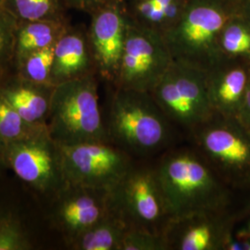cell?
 Instances as JSON below:
<instances>
[{
  "label": "cell",
  "instance_id": "1",
  "mask_svg": "<svg viewBox=\"0 0 250 250\" xmlns=\"http://www.w3.org/2000/svg\"><path fill=\"white\" fill-rule=\"evenodd\" d=\"M186 141L153 160L172 220L232 207L234 193L197 147Z\"/></svg>",
  "mask_w": 250,
  "mask_h": 250
},
{
  "label": "cell",
  "instance_id": "2",
  "mask_svg": "<svg viewBox=\"0 0 250 250\" xmlns=\"http://www.w3.org/2000/svg\"><path fill=\"white\" fill-rule=\"evenodd\" d=\"M105 125L108 141L137 161L156 159L184 137L150 92L113 86Z\"/></svg>",
  "mask_w": 250,
  "mask_h": 250
},
{
  "label": "cell",
  "instance_id": "3",
  "mask_svg": "<svg viewBox=\"0 0 250 250\" xmlns=\"http://www.w3.org/2000/svg\"><path fill=\"white\" fill-rule=\"evenodd\" d=\"M236 13L232 0H188L177 21L163 35L173 61L208 70L223 58L220 36Z\"/></svg>",
  "mask_w": 250,
  "mask_h": 250
},
{
  "label": "cell",
  "instance_id": "4",
  "mask_svg": "<svg viewBox=\"0 0 250 250\" xmlns=\"http://www.w3.org/2000/svg\"><path fill=\"white\" fill-rule=\"evenodd\" d=\"M98 76L92 74L54 85L46 126L58 145L108 141Z\"/></svg>",
  "mask_w": 250,
  "mask_h": 250
},
{
  "label": "cell",
  "instance_id": "5",
  "mask_svg": "<svg viewBox=\"0 0 250 250\" xmlns=\"http://www.w3.org/2000/svg\"><path fill=\"white\" fill-rule=\"evenodd\" d=\"M232 192H250V131L237 118L214 112L186 138Z\"/></svg>",
  "mask_w": 250,
  "mask_h": 250
},
{
  "label": "cell",
  "instance_id": "6",
  "mask_svg": "<svg viewBox=\"0 0 250 250\" xmlns=\"http://www.w3.org/2000/svg\"><path fill=\"white\" fill-rule=\"evenodd\" d=\"M109 208L130 228L164 234L172 221L152 161H136L109 191Z\"/></svg>",
  "mask_w": 250,
  "mask_h": 250
},
{
  "label": "cell",
  "instance_id": "7",
  "mask_svg": "<svg viewBox=\"0 0 250 250\" xmlns=\"http://www.w3.org/2000/svg\"><path fill=\"white\" fill-rule=\"evenodd\" d=\"M150 93L185 138L214 114L206 71L188 64L173 62Z\"/></svg>",
  "mask_w": 250,
  "mask_h": 250
},
{
  "label": "cell",
  "instance_id": "8",
  "mask_svg": "<svg viewBox=\"0 0 250 250\" xmlns=\"http://www.w3.org/2000/svg\"><path fill=\"white\" fill-rule=\"evenodd\" d=\"M173 62L161 34L127 18L124 52L113 86L151 92Z\"/></svg>",
  "mask_w": 250,
  "mask_h": 250
},
{
  "label": "cell",
  "instance_id": "9",
  "mask_svg": "<svg viewBox=\"0 0 250 250\" xmlns=\"http://www.w3.org/2000/svg\"><path fill=\"white\" fill-rule=\"evenodd\" d=\"M60 149L66 185L107 191L137 161L109 141L60 146Z\"/></svg>",
  "mask_w": 250,
  "mask_h": 250
},
{
  "label": "cell",
  "instance_id": "10",
  "mask_svg": "<svg viewBox=\"0 0 250 250\" xmlns=\"http://www.w3.org/2000/svg\"><path fill=\"white\" fill-rule=\"evenodd\" d=\"M6 163L38 192L56 195L66 186L60 146L48 131L8 143Z\"/></svg>",
  "mask_w": 250,
  "mask_h": 250
},
{
  "label": "cell",
  "instance_id": "11",
  "mask_svg": "<svg viewBox=\"0 0 250 250\" xmlns=\"http://www.w3.org/2000/svg\"><path fill=\"white\" fill-rule=\"evenodd\" d=\"M238 216L230 207L173 219L164 232L167 250H224Z\"/></svg>",
  "mask_w": 250,
  "mask_h": 250
},
{
  "label": "cell",
  "instance_id": "12",
  "mask_svg": "<svg viewBox=\"0 0 250 250\" xmlns=\"http://www.w3.org/2000/svg\"><path fill=\"white\" fill-rule=\"evenodd\" d=\"M87 31L98 75L115 83L125 47L127 17L121 0L94 11Z\"/></svg>",
  "mask_w": 250,
  "mask_h": 250
},
{
  "label": "cell",
  "instance_id": "13",
  "mask_svg": "<svg viewBox=\"0 0 250 250\" xmlns=\"http://www.w3.org/2000/svg\"><path fill=\"white\" fill-rule=\"evenodd\" d=\"M109 211V191L66 185L56 194L53 221L68 242Z\"/></svg>",
  "mask_w": 250,
  "mask_h": 250
},
{
  "label": "cell",
  "instance_id": "14",
  "mask_svg": "<svg viewBox=\"0 0 250 250\" xmlns=\"http://www.w3.org/2000/svg\"><path fill=\"white\" fill-rule=\"evenodd\" d=\"M206 74L208 97L215 112L236 118L250 82V62L223 57Z\"/></svg>",
  "mask_w": 250,
  "mask_h": 250
},
{
  "label": "cell",
  "instance_id": "15",
  "mask_svg": "<svg viewBox=\"0 0 250 250\" xmlns=\"http://www.w3.org/2000/svg\"><path fill=\"white\" fill-rule=\"evenodd\" d=\"M98 74L87 31L68 27L55 45L51 84Z\"/></svg>",
  "mask_w": 250,
  "mask_h": 250
},
{
  "label": "cell",
  "instance_id": "16",
  "mask_svg": "<svg viewBox=\"0 0 250 250\" xmlns=\"http://www.w3.org/2000/svg\"><path fill=\"white\" fill-rule=\"evenodd\" d=\"M54 85L37 83L9 72L0 83V96L27 123L46 125L49 115Z\"/></svg>",
  "mask_w": 250,
  "mask_h": 250
},
{
  "label": "cell",
  "instance_id": "17",
  "mask_svg": "<svg viewBox=\"0 0 250 250\" xmlns=\"http://www.w3.org/2000/svg\"><path fill=\"white\" fill-rule=\"evenodd\" d=\"M130 226L110 210L97 224L67 242L74 250H120Z\"/></svg>",
  "mask_w": 250,
  "mask_h": 250
},
{
  "label": "cell",
  "instance_id": "18",
  "mask_svg": "<svg viewBox=\"0 0 250 250\" xmlns=\"http://www.w3.org/2000/svg\"><path fill=\"white\" fill-rule=\"evenodd\" d=\"M69 26L67 19L20 21L16 35L14 64L30 52L56 44Z\"/></svg>",
  "mask_w": 250,
  "mask_h": 250
},
{
  "label": "cell",
  "instance_id": "19",
  "mask_svg": "<svg viewBox=\"0 0 250 250\" xmlns=\"http://www.w3.org/2000/svg\"><path fill=\"white\" fill-rule=\"evenodd\" d=\"M4 8L19 21L66 20V0H5Z\"/></svg>",
  "mask_w": 250,
  "mask_h": 250
},
{
  "label": "cell",
  "instance_id": "20",
  "mask_svg": "<svg viewBox=\"0 0 250 250\" xmlns=\"http://www.w3.org/2000/svg\"><path fill=\"white\" fill-rule=\"evenodd\" d=\"M219 45L222 57L250 62V24L238 11L224 26Z\"/></svg>",
  "mask_w": 250,
  "mask_h": 250
},
{
  "label": "cell",
  "instance_id": "21",
  "mask_svg": "<svg viewBox=\"0 0 250 250\" xmlns=\"http://www.w3.org/2000/svg\"><path fill=\"white\" fill-rule=\"evenodd\" d=\"M55 45L56 44L23 56L14 64V72L27 80L51 84Z\"/></svg>",
  "mask_w": 250,
  "mask_h": 250
},
{
  "label": "cell",
  "instance_id": "22",
  "mask_svg": "<svg viewBox=\"0 0 250 250\" xmlns=\"http://www.w3.org/2000/svg\"><path fill=\"white\" fill-rule=\"evenodd\" d=\"M48 131L46 125H34L19 114L0 96V135L7 144L35 136Z\"/></svg>",
  "mask_w": 250,
  "mask_h": 250
},
{
  "label": "cell",
  "instance_id": "23",
  "mask_svg": "<svg viewBox=\"0 0 250 250\" xmlns=\"http://www.w3.org/2000/svg\"><path fill=\"white\" fill-rule=\"evenodd\" d=\"M18 19L4 7L0 8V71H14Z\"/></svg>",
  "mask_w": 250,
  "mask_h": 250
},
{
  "label": "cell",
  "instance_id": "24",
  "mask_svg": "<svg viewBox=\"0 0 250 250\" xmlns=\"http://www.w3.org/2000/svg\"><path fill=\"white\" fill-rule=\"evenodd\" d=\"M32 248L22 225L11 216H0V250H29Z\"/></svg>",
  "mask_w": 250,
  "mask_h": 250
},
{
  "label": "cell",
  "instance_id": "25",
  "mask_svg": "<svg viewBox=\"0 0 250 250\" xmlns=\"http://www.w3.org/2000/svg\"><path fill=\"white\" fill-rule=\"evenodd\" d=\"M120 250H167L164 234L130 228Z\"/></svg>",
  "mask_w": 250,
  "mask_h": 250
},
{
  "label": "cell",
  "instance_id": "26",
  "mask_svg": "<svg viewBox=\"0 0 250 250\" xmlns=\"http://www.w3.org/2000/svg\"><path fill=\"white\" fill-rule=\"evenodd\" d=\"M114 1L116 0H66V3L69 9H77L91 14Z\"/></svg>",
  "mask_w": 250,
  "mask_h": 250
},
{
  "label": "cell",
  "instance_id": "27",
  "mask_svg": "<svg viewBox=\"0 0 250 250\" xmlns=\"http://www.w3.org/2000/svg\"><path fill=\"white\" fill-rule=\"evenodd\" d=\"M236 118L238 119V121L241 123L242 125L250 131V77L248 89L243 100L240 110Z\"/></svg>",
  "mask_w": 250,
  "mask_h": 250
},
{
  "label": "cell",
  "instance_id": "28",
  "mask_svg": "<svg viewBox=\"0 0 250 250\" xmlns=\"http://www.w3.org/2000/svg\"><path fill=\"white\" fill-rule=\"evenodd\" d=\"M238 14L244 19L249 24H250V0L248 2H244L237 6Z\"/></svg>",
  "mask_w": 250,
  "mask_h": 250
},
{
  "label": "cell",
  "instance_id": "29",
  "mask_svg": "<svg viewBox=\"0 0 250 250\" xmlns=\"http://www.w3.org/2000/svg\"><path fill=\"white\" fill-rule=\"evenodd\" d=\"M7 142L0 135V170L7 167L6 163V153H7Z\"/></svg>",
  "mask_w": 250,
  "mask_h": 250
},
{
  "label": "cell",
  "instance_id": "30",
  "mask_svg": "<svg viewBox=\"0 0 250 250\" xmlns=\"http://www.w3.org/2000/svg\"><path fill=\"white\" fill-rule=\"evenodd\" d=\"M240 219L244 224H247L250 228V199L249 204L243 209V211L240 212Z\"/></svg>",
  "mask_w": 250,
  "mask_h": 250
},
{
  "label": "cell",
  "instance_id": "31",
  "mask_svg": "<svg viewBox=\"0 0 250 250\" xmlns=\"http://www.w3.org/2000/svg\"><path fill=\"white\" fill-rule=\"evenodd\" d=\"M232 1L234 3V4H236V5L238 6V5H240L242 3H244V2H248V1H250V0H232Z\"/></svg>",
  "mask_w": 250,
  "mask_h": 250
},
{
  "label": "cell",
  "instance_id": "32",
  "mask_svg": "<svg viewBox=\"0 0 250 250\" xmlns=\"http://www.w3.org/2000/svg\"><path fill=\"white\" fill-rule=\"evenodd\" d=\"M7 73H9V72H2V71H0V83L2 82V80H3V78L5 77V75H6Z\"/></svg>",
  "mask_w": 250,
  "mask_h": 250
},
{
  "label": "cell",
  "instance_id": "33",
  "mask_svg": "<svg viewBox=\"0 0 250 250\" xmlns=\"http://www.w3.org/2000/svg\"><path fill=\"white\" fill-rule=\"evenodd\" d=\"M4 3H5V0H0V8L4 7Z\"/></svg>",
  "mask_w": 250,
  "mask_h": 250
}]
</instances>
